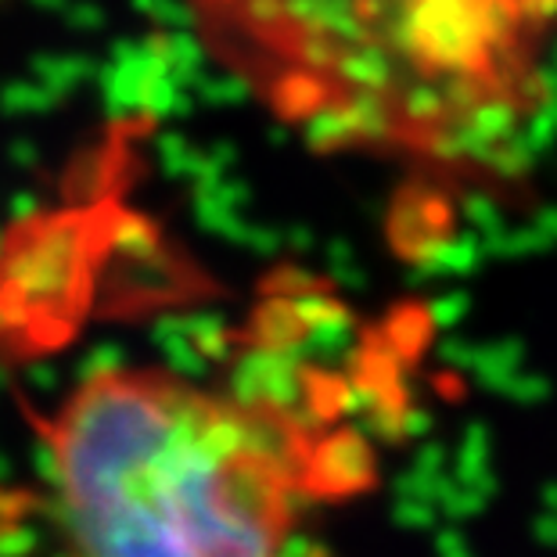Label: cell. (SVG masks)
<instances>
[{
    "mask_svg": "<svg viewBox=\"0 0 557 557\" xmlns=\"http://www.w3.org/2000/svg\"><path fill=\"white\" fill-rule=\"evenodd\" d=\"M33 424L62 557H284L310 454L267 403L104 367Z\"/></svg>",
    "mask_w": 557,
    "mask_h": 557,
    "instance_id": "1",
    "label": "cell"
},
{
    "mask_svg": "<svg viewBox=\"0 0 557 557\" xmlns=\"http://www.w3.org/2000/svg\"><path fill=\"white\" fill-rule=\"evenodd\" d=\"M33 76H37L40 87L51 94V98L62 101L69 90H76L79 83H87L98 76L90 58H76V54H40L33 62Z\"/></svg>",
    "mask_w": 557,
    "mask_h": 557,
    "instance_id": "2",
    "label": "cell"
},
{
    "mask_svg": "<svg viewBox=\"0 0 557 557\" xmlns=\"http://www.w3.org/2000/svg\"><path fill=\"white\" fill-rule=\"evenodd\" d=\"M58 104V98H51L37 79H15L0 90V109L8 115H18V112H51Z\"/></svg>",
    "mask_w": 557,
    "mask_h": 557,
    "instance_id": "3",
    "label": "cell"
},
{
    "mask_svg": "<svg viewBox=\"0 0 557 557\" xmlns=\"http://www.w3.org/2000/svg\"><path fill=\"white\" fill-rule=\"evenodd\" d=\"M65 18H69V26H76V29H101L104 26V11L94 4H83V0L79 4H69Z\"/></svg>",
    "mask_w": 557,
    "mask_h": 557,
    "instance_id": "4",
    "label": "cell"
},
{
    "mask_svg": "<svg viewBox=\"0 0 557 557\" xmlns=\"http://www.w3.org/2000/svg\"><path fill=\"white\" fill-rule=\"evenodd\" d=\"M29 4H37V8H44V11H69V0H29Z\"/></svg>",
    "mask_w": 557,
    "mask_h": 557,
    "instance_id": "5",
    "label": "cell"
},
{
    "mask_svg": "<svg viewBox=\"0 0 557 557\" xmlns=\"http://www.w3.org/2000/svg\"><path fill=\"white\" fill-rule=\"evenodd\" d=\"M0 511H11V507H4V504H0Z\"/></svg>",
    "mask_w": 557,
    "mask_h": 557,
    "instance_id": "6",
    "label": "cell"
}]
</instances>
